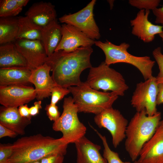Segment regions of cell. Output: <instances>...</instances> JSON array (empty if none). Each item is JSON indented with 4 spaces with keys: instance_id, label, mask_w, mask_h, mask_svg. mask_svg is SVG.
I'll list each match as a JSON object with an SVG mask.
<instances>
[{
    "instance_id": "obj_1",
    "label": "cell",
    "mask_w": 163,
    "mask_h": 163,
    "mask_svg": "<svg viewBox=\"0 0 163 163\" xmlns=\"http://www.w3.org/2000/svg\"><path fill=\"white\" fill-rule=\"evenodd\" d=\"M93 52L91 47H81L72 52L56 51L48 57L45 63L50 67L56 84L66 88L80 85L82 72L92 67L90 56Z\"/></svg>"
},
{
    "instance_id": "obj_2",
    "label": "cell",
    "mask_w": 163,
    "mask_h": 163,
    "mask_svg": "<svg viewBox=\"0 0 163 163\" xmlns=\"http://www.w3.org/2000/svg\"><path fill=\"white\" fill-rule=\"evenodd\" d=\"M68 144L61 138L55 139L40 134L23 137L12 145V153L8 163H28L52 155L64 156Z\"/></svg>"
},
{
    "instance_id": "obj_3",
    "label": "cell",
    "mask_w": 163,
    "mask_h": 163,
    "mask_svg": "<svg viewBox=\"0 0 163 163\" xmlns=\"http://www.w3.org/2000/svg\"><path fill=\"white\" fill-rule=\"evenodd\" d=\"M161 118L159 112L149 116L143 110L136 112L128 123L125 147L133 162L137 160L143 147L155 133Z\"/></svg>"
},
{
    "instance_id": "obj_4",
    "label": "cell",
    "mask_w": 163,
    "mask_h": 163,
    "mask_svg": "<svg viewBox=\"0 0 163 163\" xmlns=\"http://www.w3.org/2000/svg\"><path fill=\"white\" fill-rule=\"evenodd\" d=\"M95 44L104 52L105 58L104 62L107 65L126 63L137 69L145 80L153 76L152 69L155 61L149 56H137L130 54L127 50L130 46L129 44L123 42L117 45L106 40L104 42L95 40Z\"/></svg>"
},
{
    "instance_id": "obj_5",
    "label": "cell",
    "mask_w": 163,
    "mask_h": 163,
    "mask_svg": "<svg viewBox=\"0 0 163 163\" xmlns=\"http://www.w3.org/2000/svg\"><path fill=\"white\" fill-rule=\"evenodd\" d=\"M78 112L97 114L104 110L112 107L118 96L112 92L95 90L85 82L79 85L69 87Z\"/></svg>"
},
{
    "instance_id": "obj_6",
    "label": "cell",
    "mask_w": 163,
    "mask_h": 163,
    "mask_svg": "<svg viewBox=\"0 0 163 163\" xmlns=\"http://www.w3.org/2000/svg\"><path fill=\"white\" fill-rule=\"evenodd\" d=\"M109 66L103 61L97 67H92L85 82L95 90L111 91L118 96H123L128 86L123 75Z\"/></svg>"
},
{
    "instance_id": "obj_7",
    "label": "cell",
    "mask_w": 163,
    "mask_h": 163,
    "mask_svg": "<svg viewBox=\"0 0 163 163\" xmlns=\"http://www.w3.org/2000/svg\"><path fill=\"white\" fill-rule=\"evenodd\" d=\"M63 111L58 120L54 122L52 128L62 133L61 138L66 143H75L85 136L87 130L85 126L79 120L77 107L71 97L64 99Z\"/></svg>"
},
{
    "instance_id": "obj_8",
    "label": "cell",
    "mask_w": 163,
    "mask_h": 163,
    "mask_svg": "<svg viewBox=\"0 0 163 163\" xmlns=\"http://www.w3.org/2000/svg\"><path fill=\"white\" fill-rule=\"evenodd\" d=\"M158 85L156 77L153 76L137 84L131 100V105L136 112L144 110L149 116L157 112Z\"/></svg>"
},
{
    "instance_id": "obj_9",
    "label": "cell",
    "mask_w": 163,
    "mask_h": 163,
    "mask_svg": "<svg viewBox=\"0 0 163 163\" xmlns=\"http://www.w3.org/2000/svg\"><path fill=\"white\" fill-rule=\"evenodd\" d=\"M94 120L99 128H105L110 132L114 148H117L125 139L129 123L118 110L112 107L106 109L96 115Z\"/></svg>"
},
{
    "instance_id": "obj_10",
    "label": "cell",
    "mask_w": 163,
    "mask_h": 163,
    "mask_svg": "<svg viewBox=\"0 0 163 163\" xmlns=\"http://www.w3.org/2000/svg\"><path fill=\"white\" fill-rule=\"evenodd\" d=\"M96 2V0H92L78 12L63 15L59 18V22L75 27L93 40H99L101 34L93 13Z\"/></svg>"
},
{
    "instance_id": "obj_11",
    "label": "cell",
    "mask_w": 163,
    "mask_h": 163,
    "mask_svg": "<svg viewBox=\"0 0 163 163\" xmlns=\"http://www.w3.org/2000/svg\"><path fill=\"white\" fill-rule=\"evenodd\" d=\"M35 88L24 85L0 86V103L6 107H19L36 98Z\"/></svg>"
},
{
    "instance_id": "obj_12",
    "label": "cell",
    "mask_w": 163,
    "mask_h": 163,
    "mask_svg": "<svg viewBox=\"0 0 163 163\" xmlns=\"http://www.w3.org/2000/svg\"><path fill=\"white\" fill-rule=\"evenodd\" d=\"M14 43L31 71L45 63L48 56L41 41L17 39Z\"/></svg>"
},
{
    "instance_id": "obj_13",
    "label": "cell",
    "mask_w": 163,
    "mask_h": 163,
    "mask_svg": "<svg viewBox=\"0 0 163 163\" xmlns=\"http://www.w3.org/2000/svg\"><path fill=\"white\" fill-rule=\"evenodd\" d=\"M61 40L55 51L62 50L72 52L80 47H91L95 44V40L73 26L63 24L61 25Z\"/></svg>"
},
{
    "instance_id": "obj_14",
    "label": "cell",
    "mask_w": 163,
    "mask_h": 163,
    "mask_svg": "<svg viewBox=\"0 0 163 163\" xmlns=\"http://www.w3.org/2000/svg\"><path fill=\"white\" fill-rule=\"evenodd\" d=\"M150 13L149 10H140L135 18L130 21L132 34L146 43L152 41L155 35L163 33L162 26L154 24L149 21Z\"/></svg>"
},
{
    "instance_id": "obj_15",
    "label": "cell",
    "mask_w": 163,
    "mask_h": 163,
    "mask_svg": "<svg viewBox=\"0 0 163 163\" xmlns=\"http://www.w3.org/2000/svg\"><path fill=\"white\" fill-rule=\"evenodd\" d=\"M137 160L141 163H163V124L160 122L152 137L143 146Z\"/></svg>"
},
{
    "instance_id": "obj_16",
    "label": "cell",
    "mask_w": 163,
    "mask_h": 163,
    "mask_svg": "<svg viewBox=\"0 0 163 163\" xmlns=\"http://www.w3.org/2000/svg\"><path fill=\"white\" fill-rule=\"evenodd\" d=\"M51 68L46 63L31 70L29 81L35 86L38 101L51 96L53 88L57 85L50 74Z\"/></svg>"
},
{
    "instance_id": "obj_17",
    "label": "cell",
    "mask_w": 163,
    "mask_h": 163,
    "mask_svg": "<svg viewBox=\"0 0 163 163\" xmlns=\"http://www.w3.org/2000/svg\"><path fill=\"white\" fill-rule=\"evenodd\" d=\"M77 163H107L100 152L101 146L84 136L75 143Z\"/></svg>"
},
{
    "instance_id": "obj_18",
    "label": "cell",
    "mask_w": 163,
    "mask_h": 163,
    "mask_svg": "<svg viewBox=\"0 0 163 163\" xmlns=\"http://www.w3.org/2000/svg\"><path fill=\"white\" fill-rule=\"evenodd\" d=\"M25 15L42 28L56 19L57 17L55 6L50 2L43 1L32 4Z\"/></svg>"
},
{
    "instance_id": "obj_19",
    "label": "cell",
    "mask_w": 163,
    "mask_h": 163,
    "mask_svg": "<svg viewBox=\"0 0 163 163\" xmlns=\"http://www.w3.org/2000/svg\"><path fill=\"white\" fill-rule=\"evenodd\" d=\"M31 123V120L21 116L18 107H0V124L18 135L24 134L25 128Z\"/></svg>"
},
{
    "instance_id": "obj_20",
    "label": "cell",
    "mask_w": 163,
    "mask_h": 163,
    "mask_svg": "<svg viewBox=\"0 0 163 163\" xmlns=\"http://www.w3.org/2000/svg\"><path fill=\"white\" fill-rule=\"evenodd\" d=\"M31 71L27 67L0 68V86L12 85L29 86Z\"/></svg>"
},
{
    "instance_id": "obj_21",
    "label": "cell",
    "mask_w": 163,
    "mask_h": 163,
    "mask_svg": "<svg viewBox=\"0 0 163 163\" xmlns=\"http://www.w3.org/2000/svg\"><path fill=\"white\" fill-rule=\"evenodd\" d=\"M42 40L48 57L55 51L61 40V25L57 19L53 21L41 30Z\"/></svg>"
},
{
    "instance_id": "obj_22",
    "label": "cell",
    "mask_w": 163,
    "mask_h": 163,
    "mask_svg": "<svg viewBox=\"0 0 163 163\" xmlns=\"http://www.w3.org/2000/svg\"><path fill=\"white\" fill-rule=\"evenodd\" d=\"M14 67H27L25 59L17 50L14 43L1 45L0 68Z\"/></svg>"
},
{
    "instance_id": "obj_23",
    "label": "cell",
    "mask_w": 163,
    "mask_h": 163,
    "mask_svg": "<svg viewBox=\"0 0 163 163\" xmlns=\"http://www.w3.org/2000/svg\"><path fill=\"white\" fill-rule=\"evenodd\" d=\"M18 31L16 40L26 39L41 41L42 27L36 25L26 16L18 17Z\"/></svg>"
},
{
    "instance_id": "obj_24",
    "label": "cell",
    "mask_w": 163,
    "mask_h": 163,
    "mask_svg": "<svg viewBox=\"0 0 163 163\" xmlns=\"http://www.w3.org/2000/svg\"><path fill=\"white\" fill-rule=\"evenodd\" d=\"M18 17L0 18V44L11 43L16 40L18 31Z\"/></svg>"
},
{
    "instance_id": "obj_25",
    "label": "cell",
    "mask_w": 163,
    "mask_h": 163,
    "mask_svg": "<svg viewBox=\"0 0 163 163\" xmlns=\"http://www.w3.org/2000/svg\"><path fill=\"white\" fill-rule=\"evenodd\" d=\"M29 1L28 0H1L0 17H16Z\"/></svg>"
},
{
    "instance_id": "obj_26",
    "label": "cell",
    "mask_w": 163,
    "mask_h": 163,
    "mask_svg": "<svg viewBox=\"0 0 163 163\" xmlns=\"http://www.w3.org/2000/svg\"><path fill=\"white\" fill-rule=\"evenodd\" d=\"M101 139L104 147L103 157L107 160V163H131L128 161H123L120 158L118 154L110 148L106 137L102 135L97 130L93 128Z\"/></svg>"
},
{
    "instance_id": "obj_27",
    "label": "cell",
    "mask_w": 163,
    "mask_h": 163,
    "mask_svg": "<svg viewBox=\"0 0 163 163\" xmlns=\"http://www.w3.org/2000/svg\"><path fill=\"white\" fill-rule=\"evenodd\" d=\"M161 1L160 0H129V4L140 10L153 9L157 8Z\"/></svg>"
},
{
    "instance_id": "obj_28",
    "label": "cell",
    "mask_w": 163,
    "mask_h": 163,
    "mask_svg": "<svg viewBox=\"0 0 163 163\" xmlns=\"http://www.w3.org/2000/svg\"><path fill=\"white\" fill-rule=\"evenodd\" d=\"M152 55L158 66L159 72L156 77L158 85L163 83V54L160 47L155 48L152 52Z\"/></svg>"
},
{
    "instance_id": "obj_29",
    "label": "cell",
    "mask_w": 163,
    "mask_h": 163,
    "mask_svg": "<svg viewBox=\"0 0 163 163\" xmlns=\"http://www.w3.org/2000/svg\"><path fill=\"white\" fill-rule=\"evenodd\" d=\"M68 88L56 85L53 89L51 93V104L56 105L64 97L70 93Z\"/></svg>"
},
{
    "instance_id": "obj_30",
    "label": "cell",
    "mask_w": 163,
    "mask_h": 163,
    "mask_svg": "<svg viewBox=\"0 0 163 163\" xmlns=\"http://www.w3.org/2000/svg\"><path fill=\"white\" fill-rule=\"evenodd\" d=\"M12 145L0 144V163H8L9 158L12 153Z\"/></svg>"
},
{
    "instance_id": "obj_31",
    "label": "cell",
    "mask_w": 163,
    "mask_h": 163,
    "mask_svg": "<svg viewBox=\"0 0 163 163\" xmlns=\"http://www.w3.org/2000/svg\"><path fill=\"white\" fill-rule=\"evenodd\" d=\"M49 119L51 121H56L60 117V113L58 106L55 104H50L46 105L45 108Z\"/></svg>"
},
{
    "instance_id": "obj_32",
    "label": "cell",
    "mask_w": 163,
    "mask_h": 163,
    "mask_svg": "<svg viewBox=\"0 0 163 163\" xmlns=\"http://www.w3.org/2000/svg\"><path fill=\"white\" fill-rule=\"evenodd\" d=\"M64 156L60 155H52L46 156L40 160V163H63Z\"/></svg>"
},
{
    "instance_id": "obj_33",
    "label": "cell",
    "mask_w": 163,
    "mask_h": 163,
    "mask_svg": "<svg viewBox=\"0 0 163 163\" xmlns=\"http://www.w3.org/2000/svg\"><path fill=\"white\" fill-rule=\"evenodd\" d=\"M18 135L14 131L0 124V138L5 136L14 138Z\"/></svg>"
},
{
    "instance_id": "obj_34",
    "label": "cell",
    "mask_w": 163,
    "mask_h": 163,
    "mask_svg": "<svg viewBox=\"0 0 163 163\" xmlns=\"http://www.w3.org/2000/svg\"><path fill=\"white\" fill-rule=\"evenodd\" d=\"M152 11L155 17V23L161 24L163 27V5L161 8H157Z\"/></svg>"
},
{
    "instance_id": "obj_35",
    "label": "cell",
    "mask_w": 163,
    "mask_h": 163,
    "mask_svg": "<svg viewBox=\"0 0 163 163\" xmlns=\"http://www.w3.org/2000/svg\"><path fill=\"white\" fill-rule=\"evenodd\" d=\"M19 112L21 116L24 117L31 120L32 116L29 112V108L27 104L20 106L18 108Z\"/></svg>"
},
{
    "instance_id": "obj_36",
    "label": "cell",
    "mask_w": 163,
    "mask_h": 163,
    "mask_svg": "<svg viewBox=\"0 0 163 163\" xmlns=\"http://www.w3.org/2000/svg\"><path fill=\"white\" fill-rule=\"evenodd\" d=\"M42 108L41 101H38L34 103V105L29 108V112L31 116L36 115L39 113V110Z\"/></svg>"
},
{
    "instance_id": "obj_37",
    "label": "cell",
    "mask_w": 163,
    "mask_h": 163,
    "mask_svg": "<svg viewBox=\"0 0 163 163\" xmlns=\"http://www.w3.org/2000/svg\"><path fill=\"white\" fill-rule=\"evenodd\" d=\"M158 92L157 97V105L163 104V83L158 85Z\"/></svg>"
},
{
    "instance_id": "obj_38",
    "label": "cell",
    "mask_w": 163,
    "mask_h": 163,
    "mask_svg": "<svg viewBox=\"0 0 163 163\" xmlns=\"http://www.w3.org/2000/svg\"><path fill=\"white\" fill-rule=\"evenodd\" d=\"M159 36L162 39V41H163V33H160L158 34Z\"/></svg>"
},
{
    "instance_id": "obj_39",
    "label": "cell",
    "mask_w": 163,
    "mask_h": 163,
    "mask_svg": "<svg viewBox=\"0 0 163 163\" xmlns=\"http://www.w3.org/2000/svg\"><path fill=\"white\" fill-rule=\"evenodd\" d=\"M28 163H40V162L39 160L37 161L31 162H29Z\"/></svg>"
},
{
    "instance_id": "obj_40",
    "label": "cell",
    "mask_w": 163,
    "mask_h": 163,
    "mask_svg": "<svg viewBox=\"0 0 163 163\" xmlns=\"http://www.w3.org/2000/svg\"><path fill=\"white\" fill-rule=\"evenodd\" d=\"M133 163H141L139 161L137 160H136L133 162Z\"/></svg>"
},
{
    "instance_id": "obj_41",
    "label": "cell",
    "mask_w": 163,
    "mask_h": 163,
    "mask_svg": "<svg viewBox=\"0 0 163 163\" xmlns=\"http://www.w3.org/2000/svg\"><path fill=\"white\" fill-rule=\"evenodd\" d=\"M160 122H161V123H162V124H163V119L161 120Z\"/></svg>"
}]
</instances>
